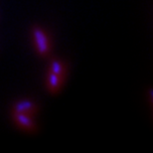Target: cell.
I'll list each match as a JSON object with an SVG mask.
<instances>
[{"label": "cell", "instance_id": "6da1fadb", "mask_svg": "<svg viewBox=\"0 0 153 153\" xmlns=\"http://www.w3.org/2000/svg\"><path fill=\"white\" fill-rule=\"evenodd\" d=\"M33 38L35 40V45L40 55L45 56L50 51V42L47 34L40 28L33 29Z\"/></svg>", "mask_w": 153, "mask_h": 153}, {"label": "cell", "instance_id": "7a4b0ae2", "mask_svg": "<svg viewBox=\"0 0 153 153\" xmlns=\"http://www.w3.org/2000/svg\"><path fill=\"white\" fill-rule=\"evenodd\" d=\"M14 116H15V120L17 121V123L21 127L28 130H32L35 128V124L33 123L32 119L30 118V116L27 114H18V112H15Z\"/></svg>", "mask_w": 153, "mask_h": 153}, {"label": "cell", "instance_id": "3957f363", "mask_svg": "<svg viewBox=\"0 0 153 153\" xmlns=\"http://www.w3.org/2000/svg\"><path fill=\"white\" fill-rule=\"evenodd\" d=\"M61 82H62V76H58L54 73L50 72L48 75V88L51 93H56L60 88Z\"/></svg>", "mask_w": 153, "mask_h": 153}, {"label": "cell", "instance_id": "277c9868", "mask_svg": "<svg viewBox=\"0 0 153 153\" xmlns=\"http://www.w3.org/2000/svg\"><path fill=\"white\" fill-rule=\"evenodd\" d=\"M35 108V105L30 100H22V102H18L14 106L15 112L18 114H27L32 112V109Z\"/></svg>", "mask_w": 153, "mask_h": 153}, {"label": "cell", "instance_id": "5b68a950", "mask_svg": "<svg viewBox=\"0 0 153 153\" xmlns=\"http://www.w3.org/2000/svg\"><path fill=\"white\" fill-rule=\"evenodd\" d=\"M51 72L58 76H62L64 73V67L59 61H54V62H52L51 64Z\"/></svg>", "mask_w": 153, "mask_h": 153}]
</instances>
